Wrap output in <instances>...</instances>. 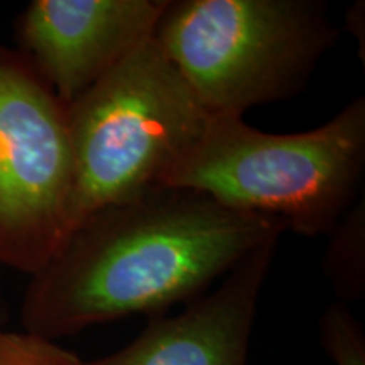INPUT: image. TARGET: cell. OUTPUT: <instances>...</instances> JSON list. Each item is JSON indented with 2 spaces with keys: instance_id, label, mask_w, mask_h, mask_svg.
<instances>
[{
  "instance_id": "obj_1",
  "label": "cell",
  "mask_w": 365,
  "mask_h": 365,
  "mask_svg": "<svg viewBox=\"0 0 365 365\" xmlns=\"http://www.w3.org/2000/svg\"><path fill=\"white\" fill-rule=\"evenodd\" d=\"M284 228L190 190L159 188L98 210L29 276L21 325L48 340L188 304Z\"/></svg>"
},
{
  "instance_id": "obj_5",
  "label": "cell",
  "mask_w": 365,
  "mask_h": 365,
  "mask_svg": "<svg viewBox=\"0 0 365 365\" xmlns=\"http://www.w3.org/2000/svg\"><path fill=\"white\" fill-rule=\"evenodd\" d=\"M73 185L68 105L0 44V267L33 276L66 239Z\"/></svg>"
},
{
  "instance_id": "obj_10",
  "label": "cell",
  "mask_w": 365,
  "mask_h": 365,
  "mask_svg": "<svg viewBox=\"0 0 365 365\" xmlns=\"http://www.w3.org/2000/svg\"><path fill=\"white\" fill-rule=\"evenodd\" d=\"M78 355L54 340L0 328V365H83Z\"/></svg>"
},
{
  "instance_id": "obj_7",
  "label": "cell",
  "mask_w": 365,
  "mask_h": 365,
  "mask_svg": "<svg viewBox=\"0 0 365 365\" xmlns=\"http://www.w3.org/2000/svg\"><path fill=\"white\" fill-rule=\"evenodd\" d=\"M277 242L250 252L217 289L181 313L149 318L130 344L83 365H247L257 303Z\"/></svg>"
},
{
  "instance_id": "obj_6",
  "label": "cell",
  "mask_w": 365,
  "mask_h": 365,
  "mask_svg": "<svg viewBox=\"0 0 365 365\" xmlns=\"http://www.w3.org/2000/svg\"><path fill=\"white\" fill-rule=\"evenodd\" d=\"M168 0H33L16 19L17 51L71 105L154 38Z\"/></svg>"
},
{
  "instance_id": "obj_3",
  "label": "cell",
  "mask_w": 365,
  "mask_h": 365,
  "mask_svg": "<svg viewBox=\"0 0 365 365\" xmlns=\"http://www.w3.org/2000/svg\"><path fill=\"white\" fill-rule=\"evenodd\" d=\"M336 39L317 0H168L154 31L210 117L294 98Z\"/></svg>"
},
{
  "instance_id": "obj_2",
  "label": "cell",
  "mask_w": 365,
  "mask_h": 365,
  "mask_svg": "<svg viewBox=\"0 0 365 365\" xmlns=\"http://www.w3.org/2000/svg\"><path fill=\"white\" fill-rule=\"evenodd\" d=\"M365 176V98L327 124L269 134L244 117H210L161 188L198 191L223 207L304 237L328 235L357 202Z\"/></svg>"
},
{
  "instance_id": "obj_8",
  "label": "cell",
  "mask_w": 365,
  "mask_h": 365,
  "mask_svg": "<svg viewBox=\"0 0 365 365\" xmlns=\"http://www.w3.org/2000/svg\"><path fill=\"white\" fill-rule=\"evenodd\" d=\"M322 271L341 303L365 296V203L359 198L328 234Z\"/></svg>"
},
{
  "instance_id": "obj_4",
  "label": "cell",
  "mask_w": 365,
  "mask_h": 365,
  "mask_svg": "<svg viewBox=\"0 0 365 365\" xmlns=\"http://www.w3.org/2000/svg\"><path fill=\"white\" fill-rule=\"evenodd\" d=\"M68 117L66 237L98 210L161 188L210 118L154 38L68 105Z\"/></svg>"
},
{
  "instance_id": "obj_12",
  "label": "cell",
  "mask_w": 365,
  "mask_h": 365,
  "mask_svg": "<svg viewBox=\"0 0 365 365\" xmlns=\"http://www.w3.org/2000/svg\"><path fill=\"white\" fill-rule=\"evenodd\" d=\"M9 322V304L2 289V267H0V328L6 327Z\"/></svg>"
},
{
  "instance_id": "obj_11",
  "label": "cell",
  "mask_w": 365,
  "mask_h": 365,
  "mask_svg": "<svg viewBox=\"0 0 365 365\" xmlns=\"http://www.w3.org/2000/svg\"><path fill=\"white\" fill-rule=\"evenodd\" d=\"M364 12H365L364 2H357L349 9V12H346V17H345L346 27H349L350 33H352L357 39H359V31H360V36L364 34Z\"/></svg>"
},
{
  "instance_id": "obj_9",
  "label": "cell",
  "mask_w": 365,
  "mask_h": 365,
  "mask_svg": "<svg viewBox=\"0 0 365 365\" xmlns=\"http://www.w3.org/2000/svg\"><path fill=\"white\" fill-rule=\"evenodd\" d=\"M319 344L335 365H365L364 327L341 301L319 318Z\"/></svg>"
}]
</instances>
